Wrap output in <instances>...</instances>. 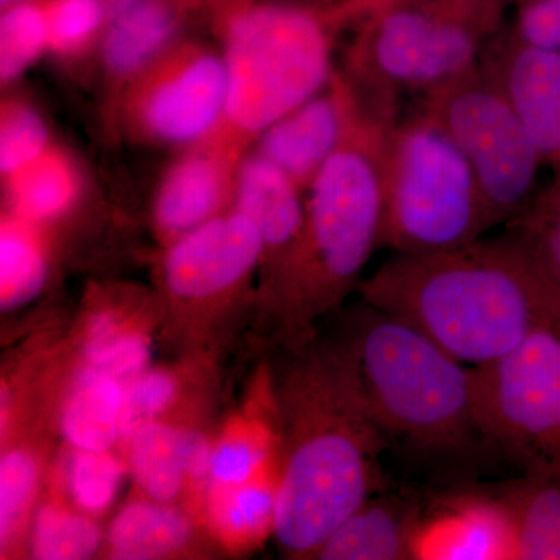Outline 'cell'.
<instances>
[{"mask_svg": "<svg viewBox=\"0 0 560 560\" xmlns=\"http://www.w3.org/2000/svg\"><path fill=\"white\" fill-rule=\"evenodd\" d=\"M412 560H517L510 515L493 493H460L422 515Z\"/></svg>", "mask_w": 560, "mask_h": 560, "instance_id": "cell-16", "label": "cell"}, {"mask_svg": "<svg viewBox=\"0 0 560 560\" xmlns=\"http://www.w3.org/2000/svg\"><path fill=\"white\" fill-rule=\"evenodd\" d=\"M556 329H558V331L560 334V323L558 324V327H556Z\"/></svg>", "mask_w": 560, "mask_h": 560, "instance_id": "cell-42", "label": "cell"}, {"mask_svg": "<svg viewBox=\"0 0 560 560\" xmlns=\"http://www.w3.org/2000/svg\"><path fill=\"white\" fill-rule=\"evenodd\" d=\"M124 445L132 480L147 499L176 503L187 489L208 486L213 442L200 430L158 419Z\"/></svg>", "mask_w": 560, "mask_h": 560, "instance_id": "cell-18", "label": "cell"}, {"mask_svg": "<svg viewBox=\"0 0 560 560\" xmlns=\"http://www.w3.org/2000/svg\"><path fill=\"white\" fill-rule=\"evenodd\" d=\"M363 101L340 69L329 84L261 132L253 149L307 190L359 119Z\"/></svg>", "mask_w": 560, "mask_h": 560, "instance_id": "cell-13", "label": "cell"}, {"mask_svg": "<svg viewBox=\"0 0 560 560\" xmlns=\"http://www.w3.org/2000/svg\"><path fill=\"white\" fill-rule=\"evenodd\" d=\"M475 368L482 440L526 470H560V334L541 329Z\"/></svg>", "mask_w": 560, "mask_h": 560, "instance_id": "cell-10", "label": "cell"}, {"mask_svg": "<svg viewBox=\"0 0 560 560\" xmlns=\"http://www.w3.org/2000/svg\"><path fill=\"white\" fill-rule=\"evenodd\" d=\"M359 291L469 366L560 323V287L510 230L440 253L393 254Z\"/></svg>", "mask_w": 560, "mask_h": 560, "instance_id": "cell-1", "label": "cell"}, {"mask_svg": "<svg viewBox=\"0 0 560 560\" xmlns=\"http://www.w3.org/2000/svg\"><path fill=\"white\" fill-rule=\"evenodd\" d=\"M125 385L108 372L83 364L73 378L61 412V431L70 447L109 452L120 442Z\"/></svg>", "mask_w": 560, "mask_h": 560, "instance_id": "cell-26", "label": "cell"}, {"mask_svg": "<svg viewBox=\"0 0 560 560\" xmlns=\"http://www.w3.org/2000/svg\"><path fill=\"white\" fill-rule=\"evenodd\" d=\"M124 466L109 452L80 451L70 447L65 481L70 503L86 514L101 515L119 492Z\"/></svg>", "mask_w": 560, "mask_h": 560, "instance_id": "cell-33", "label": "cell"}, {"mask_svg": "<svg viewBox=\"0 0 560 560\" xmlns=\"http://www.w3.org/2000/svg\"><path fill=\"white\" fill-rule=\"evenodd\" d=\"M228 68L224 136L253 149L261 132L329 84L342 32L302 0H253L215 31Z\"/></svg>", "mask_w": 560, "mask_h": 560, "instance_id": "cell-6", "label": "cell"}, {"mask_svg": "<svg viewBox=\"0 0 560 560\" xmlns=\"http://www.w3.org/2000/svg\"><path fill=\"white\" fill-rule=\"evenodd\" d=\"M206 18L205 0H136L108 22L97 57L105 91V120L110 128L121 92Z\"/></svg>", "mask_w": 560, "mask_h": 560, "instance_id": "cell-14", "label": "cell"}, {"mask_svg": "<svg viewBox=\"0 0 560 560\" xmlns=\"http://www.w3.org/2000/svg\"><path fill=\"white\" fill-rule=\"evenodd\" d=\"M488 209L469 162L427 110L397 117L383 151L382 246L429 254L485 237Z\"/></svg>", "mask_w": 560, "mask_h": 560, "instance_id": "cell-7", "label": "cell"}, {"mask_svg": "<svg viewBox=\"0 0 560 560\" xmlns=\"http://www.w3.org/2000/svg\"><path fill=\"white\" fill-rule=\"evenodd\" d=\"M282 416L278 389L265 407L235 416L213 441L209 485H238L282 463ZM206 486V488H208Z\"/></svg>", "mask_w": 560, "mask_h": 560, "instance_id": "cell-22", "label": "cell"}, {"mask_svg": "<svg viewBox=\"0 0 560 560\" xmlns=\"http://www.w3.org/2000/svg\"><path fill=\"white\" fill-rule=\"evenodd\" d=\"M493 495L510 515L517 560H560V470H526Z\"/></svg>", "mask_w": 560, "mask_h": 560, "instance_id": "cell-24", "label": "cell"}, {"mask_svg": "<svg viewBox=\"0 0 560 560\" xmlns=\"http://www.w3.org/2000/svg\"><path fill=\"white\" fill-rule=\"evenodd\" d=\"M49 55L62 62H79L97 55L109 13L103 0H46Z\"/></svg>", "mask_w": 560, "mask_h": 560, "instance_id": "cell-30", "label": "cell"}, {"mask_svg": "<svg viewBox=\"0 0 560 560\" xmlns=\"http://www.w3.org/2000/svg\"><path fill=\"white\" fill-rule=\"evenodd\" d=\"M22 2V0H0V7L11 5V3Z\"/></svg>", "mask_w": 560, "mask_h": 560, "instance_id": "cell-40", "label": "cell"}, {"mask_svg": "<svg viewBox=\"0 0 560 560\" xmlns=\"http://www.w3.org/2000/svg\"><path fill=\"white\" fill-rule=\"evenodd\" d=\"M506 2H508V3H510V2H517V3H521V2H523V0H506Z\"/></svg>", "mask_w": 560, "mask_h": 560, "instance_id": "cell-41", "label": "cell"}, {"mask_svg": "<svg viewBox=\"0 0 560 560\" xmlns=\"http://www.w3.org/2000/svg\"><path fill=\"white\" fill-rule=\"evenodd\" d=\"M46 228L3 210L0 221V304L2 312L27 304L49 276Z\"/></svg>", "mask_w": 560, "mask_h": 560, "instance_id": "cell-27", "label": "cell"}, {"mask_svg": "<svg viewBox=\"0 0 560 560\" xmlns=\"http://www.w3.org/2000/svg\"><path fill=\"white\" fill-rule=\"evenodd\" d=\"M326 13L341 31L353 27L374 11L399 0H302Z\"/></svg>", "mask_w": 560, "mask_h": 560, "instance_id": "cell-37", "label": "cell"}, {"mask_svg": "<svg viewBox=\"0 0 560 560\" xmlns=\"http://www.w3.org/2000/svg\"><path fill=\"white\" fill-rule=\"evenodd\" d=\"M294 352L278 388L283 444L275 537L290 558L308 559L382 490L386 434L341 345L307 342Z\"/></svg>", "mask_w": 560, "mask_h": 560, "instance_id": "cell-2", "label": "cell"}, {"mask_svg": "<svg viewBox=\"0 0 560 560\" xmlns=\"http://www.w3.org/2000/svg\"><path fill=\"white\" fill-rule=\"evenodd\" d=\"M249 150L220 130L179 150L162 173L151 205L154 232L162 246L232 208L238 165Z\"/></svg>", "mask_w": 560, "mask_h": 560, "instance_id": "cell-12", "label": "cell"}, {"mask_svg": "<svg viewBox=\"0 0 560 560\" xmlns=\"http://www.w3.org/2000/svg\"><path fill=\"white\" fill-rule=\"evenodd\" d=\"M7 212L49 230L81 201L84 178L68 150L51 143L35 161L2 178Z\"/></svg>", "mask_w": 560, "mask_h": 560, "instance_id": "cell-21", "label": "cell"}, {"mask_svg": "<svg viewBox=\"0 0 560 560\" xmlns=\"http://www.w3.org/2000/svg\"><path fill=\"white\" fill-rule=\"evenodd\" d=\"M228 91L223 49L187 36L125 88L110 128L140 145L187 149L223 125Z\"/></svg>", "mask_w": 560, "mask_h": 560, "instance_id": "cell-9", "label": "cell"}, {"mask_svg": "<svg viewBox=\"0 0 560 560\" xmlns=\"http://www.w3.org/2000/svg\"><path fill=\"white\" fill-rule=\"evenodd\" d=\"M194 522L175 503L132 500L110 523L106 552L110 559L151 560L180 555L194 541Z\"/></svg>", "mask_w": 560, "mask_h": 560, "instance_id": "cell-25", "label": "cell"}, {"mask_svg": "<svg viewBox=\"0 0 560 560\" xmlns=\"http://www.w3.org/2000/svg\"><path fill=\"white\" fill-rule=\"evenodd\" d=\"M31 528V551L35 559H88L103 544L102 530L92 515L57 500L35 512Z\"/></svg>", "mask_w": 560, "mask_h": 560, "instance_id": "cell-28", "label": "cell"}, {"mask_svg": "<svg viewBox=\"0 0 560 560\" xmlns=\"http://www.w3.org/2000/svg\"><path fill=\"white\" fill-rule=\"evenodd\" d=\"M109 13V21L116 18L121 11L127 10L136 0H103Z\"/></svg>", "mask_w": 560, "mask_h": 560, "instance_id": "cell-39", "label": "cell"}, {"mask_svg": "<svg viewBox=\"0 0 560 560\" xmlns=\"http://www.w3.org/2000/svg\"><path fill=\"white\" fill-rule=\"evenodd\" d=\"M530 253L544 270L560 287V175L541 187L536 200L514 223L508 226Z\"/></svg>", "mask_w": 560, "mask_h": 560, "instance_id": "cell-34", "label": "cell"}, {"mask_svg": "<svg viewBox=\"0 0 560 560\" xmlns=\"http://www.w3.org/2000/svg\"><path fill=\"white\" fill-rule=\"evenodd\" d=\"M504 32L518 43L560 50V0H523Z\"/></svg>", "mask_w": 560, "mask_h": 560, "instance_id": "cell-36", "label": "cell"}, {"mask_svg": "<svg viewBox=\"0 0 560 560\" xmlns=\"http://www.w3.org/2000/svg\"><path fill=\"white\" fill-rule=\"evenodd\" d=\"M393 119L363 103L359 119L305 190L300 242L261 298L296 349L337 308L382 246L383 151Z\"/></svg>", "mask_w": 560, "mask_h": 560, "instance_id": "cell-3", "label": "cell"}, {"mask_svg": "<svg viewBox=\"0 0 560 560\" xmlns=\"http://www.w3.org/2000/svg\"><path fill=\"white\" fill-rule=\"evenodd\" d=\"M280 466L275 464L249 481L205 489L206 523L228 551H253L275 536Z\"/></svg>", "mask_w": 560, "mask_h": 560, "instance_id": "cell-20", "label": "cell"}, {"mask_svg": "<svg viewBox=\"0 0 560 560\" xmlns=\"http://www.w3.org/2000/svg\"><path fill=\"white\" fill-rule=\"evenodd\" d=\"M54 143L40 110L20 94H9L0 105V175L20 171Z\"/></svg>", "mask_w": 560, "mask_h": 560, "instance_id": "cell-32", "label": "cell"}, {"mask_svg": "<svg viewBox=\"0 0 560 560\" xmlns=\"http://www.w3.org/2000/svg\"><path fill=\"white\" fill-rule=\"evenodd\" d=\"M481 68L521 117L545 164L560 175V50L518 43L503 31Z\"/></svg>", "mask_w": 560, "mask_h": 560, "instance_id": "cell-15", "label": "cell"}, {"mask_svg": "<svg viewBox=\"0 0 560 560\" xmlns=\"http://www.w3.org/2000/svg\"><path fill=\"white\" fill-rule=\"evenodd\" d=\"M232 208L254 221L264 242L261 300L300 242L305 221V190L272 162L249 150L238 165Z\"/></svg>", "mask_w": 560, "mask_h": 560, "instance_id": "cell-17", "label": "cell"}, {"mask_svg": "<svg viewBox=\"0 0 560 560\" xmlns=\"http://www.w3.org/2000/svg\"><path fill=\"white\" fill-rule=\"evenodd\" d=\"M506 0H399L353 25L342 75L364 105L399 117L407 95H423L481 65L504 31Z\"/></svg>", "mask_w": 560, "mask_h": 560, "instance_id": "cell-5", "label": "cell"}, {"mask_svg": "<svg viewBox=\"0 0 560 560\" xmlns=\"http://www.w3.org/2000/svg\"><path fill=\"white\" fill-rule=\"evenodd\" d=\"M205 2L208 7L210 27L215 28L228 14L237 10L238 7L245 5V3L253 2V0H205Z\"/></svg>", "mask_w": 560, "mask_h": 560, "instance_id": "cell-38", "label": "cell"}, {"mask_svg": "<svg viewBox=\"0 0 560 560\" xmlns=\"http://www.w3.org/2000/svg\"><path fill=\"white\" fill-rule=\"evenodd\" d=\"M469 162L490 226L514 223L536 200L545 164L521 117L481 65L419 98Z\"/></svg>", "mask_w": 560, "mask_h": 560, "instance_id": "cell-8", "label": "cell"}, {"mask_svg": "<svg viewBox=\"0 0 560 560\" xmlns=\"http://www.w3.org/2000/svg\"><path fill=\"white\" fill-rule=\"evenodd\" d=\"M180 381L168 370H145L125 385L120 415V442L153 420L162 419L178 400Z\"/></svg>", "mask_w": 560, "mask_h": 560, "instance_id": "cell-35", "label": "cell"}, {"mask_svg": "<svg viewBox=\"0 0 560 560\" xmlns=\"http://www.w3.org/2000/svg\"><path fill=\"white\" fill-rule=\"evenodd\" d=\"M81 331L83 364L128 383L149 370L151 330L143 312L127 300L94 305Z\"/></svg>", "mask_w": 560, "mask_h": 560, "instance_id": "cell-23", "label": "cell"}, {"mask_svg": "<svg viewBox=\"0 0 560 560\" xmlns=\"http://www.w3.org/2000/svg\"><path fill=\"white\" fill-rule=\"evenodd\" d=\"M422 515V504L412 497L378 490L338 526L316 559L412 560Z\"/></svg>", "mask_w": 560, "mask_h": 560, "instance_id": "cell-19", "label": "cell"}, {"mask_svg": "<svg viewBox=\"0 0 560 560\" xmlns=\"http://www.w3.org/2000/svg\"><path fill=\"white\" fill-rule=\"evenodd\" d=\"M40 467L32 448L14 447L0 460V541L10 552L32 523L39 490Z\"/></svg>", "mask_w": 560, "mask_h": 560, "instance_id": "cell-31", "label": "cell"}, {"mask_svg": "<svg viewBox=\"0 0 560 560\" xmlns=\"http://www.w3.org/2000/svg\"><path fill=\"white\" fill-rule=\"evenodd\" d=\"M49 55L46 0H22L0 14V81L11 86L32 66Z\"/></svg>", "mask_w": 560, "mask_h": 560, "instance_id": "cell-29", "label": "cell"}, {"mask_svg": "<svg viewBox=\"0 0 560 560\" xmlns=\"http://www.w3.org/2000/svg\"><path fill=\"white\" fill-rule=\"evenodd\" d=\"M264 242L254 221L237 209L164 246L160 279L176 311L201 313L231 302L260 276Z\"/></svg>", "mask_w": 560, "mask_h": 560, "instance_id": "cell-11", "label": "cell"}, {"mask_svg": "<svg viewBox=\"0 0 560 560\" xmlns=\"http://www.w3.org/2000/svg\"><path fill=\"white\" fill-rule=\"evenodd\" d=\"M364 305L341 346L386 438L430 453L464 451L482 438L475 368L411 324Z\"/></svg>", "mask_w": 560, "mask_h": 560, "instance_id": "cell-4", "label": "cell"}]
</instances>
